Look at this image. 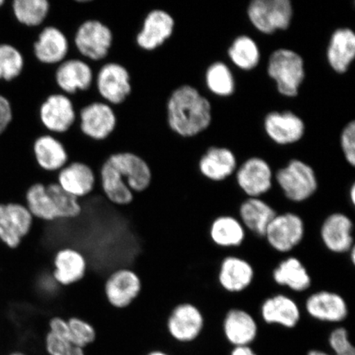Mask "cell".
I'll return each mask as SVG.
<instances>
[{"label": "cell", "mask_w": 355, "mask_h": 355, "mask_svg": "<svg viewBox=\"0 0 355 355\" xmlns=\"http://www.w3.org/2000/svg\"><path fill=\"white\" fill-rule=\"evenodd\" d=\"M168 128L183 137L196 136L211 121L210 102L196 88L183 85L175 89L166 103Z\"/></svg>", "instance_id": "1"}, {"label": "cell", "mask_w": 355, "mask_h": 355, "mask_svg": "<svg viewBox=\"0 0 355 355\" xmlns=\"http://www.w3.org/2000/svg\"><path fill=\"white\" fill-rule=\"evenodd\" d=\"M114 33L110 26L99 19H87L75 28L74 48L82 59L100 63L108 59L114 44Z\"/></svg>", "instance_id": "2"}, {"label": "cell", "mask_w": 355, "mask_h": 355, "mask_svg": "<svg viewBox=\"0 0 355 355\" xmlns=\"http://www.w3.org/2000/svg\"><path fill=\"white\" fill-rule=\"evenodd\" d=\"M94 86L100 100L119 107L132 96V78L125 64L116 60L105 62L95 73Z\"/></svg>", "instance_id": "3"}, {"label": "cell", "mask_w": 355, "mask_h": 355, "mask_svg": "<svg viewBox=\"0 0 355 355\" xmlns=\"http://www.w3.org/2000/svg\"><path fill=\"white\" fill-rule=\"evenodd\" d=\"M78 132L87 139L103 143L116 131L117 111L101 100L87 102L78 112Z\"/></svg>", "instance_id": "4"}, {"label": "cell", "mask_w": 355, "mask_h": 355, "mask_svg": "<svg viewBox=\"0 0 355 355\" xmlns=\"http://www.w3.org/2000/svg\"><path fill=\"white\" fill-rule=\"evenodd\" d=\"M268 72L277 83L278 91L283 96L294 97L305 77L302 57L287 49H279L270 56Z\"/></svg>", "instance_id": "5"}, {"label": "cell", "mask_w": 355, "mask_h": 355, "mask_svg": "<svg viewBox=\"0 0 355 355\" xmlns=\"http://www.w3.org/2000/svg\"><path fill=\"white\" fill-rule=\"evenodd\" d=\"M39 119L46 132L65 135L78 121L76 105L64 93L51 92L40 105Z\"/></svg>", "instance_id": "6"}, {"label": "cell", "mask_w": 355, "mask_h": 355, "mask_svg": "<svg viewBox=\"0 0 355 355\" xmlns=\"http://www.w3.org/2000/svg\"><path fill=\"white\" fill-rule=\"evenodd\" d=\"M175 28V21L170 12L162 8H153L146 12L135 35L136 46L152 54L172 37Z\"/></svg>", "instance_id": "7"}, {"label": "cell", "mask_w": 355, "mask_h": 355, "mask_svg": "<svg viewBox=\"0 0 355 355\" xmlns=\"http://www.w3.org/2000/svg\"><path fill=\"white\" fill-rule=\"evenodd\" d=\"M95 72L89 62L82 58H68L55 67L53 81L59 92L73 97L86 93L94 86Z\"/></svg>", "instance_id": "8"}, {"label": "cell", "mask_w": 355, "mask_h": 355, "mask_svg": "<svg viewBox=\"0 0 355 355\" xmlns=\"http://www.w3.org/2000/svg\"><path fill=\"white\" fill-rule=\"evenodd\" d=\"M277 180L286 197L292 202H301L312 197L318 189L313 168L298 159L277 172Z\"/></svg>", "instance_id": "9"}, {"label": "cell", "mask_w": 355, "mask_h": 355, "mask_svg": "<svg viewBox=\"0 0 355 355\" xmlns=\"http://www.w3.org/2000/svg\"><path fill=\"white\" fill-rule=\"evenodd\" d=\"M250 19L261 33L272 34L290 26L293 7L290 0H254L248 8Z\"/></svg>", "instance_id": "10"}, {"label": "cell", "mask_w": 355, "mask_h": 355, "mask_svg": "<svg viewBox=\"0 0 355 355\" xmlns=\"http://www.w3.org/2000/svg\"><path fill=\"white\" fill-rule=\"evenodd\" d=\"M34 218L28 208L19 202L0 203V242L10 250H17L30 234Z\"/></svg>", "instance_id": "11"}, {"label": "cell", "mask_w": 355, "mask_h": 355, "mask_svg": "<svg viewBox=\"0 0 355 355\" xmlns=\"http://www.w3.org/2000/svg\"><path fill=\"white\" fill-rule=\"evenodd\" d=\"M117 168L133 193H143L153 182V171L141 155L132 150H117L106 157Z\"/></svg>", "instance_id": "12"}, {"label": "cell", "mask_w": 355, "mask_h": 355, "mask_svg": "<svg viewBox=\"0 0 355 355\" xmlns=\"http://www.w3.org/2000/svg\"><path fill=\"white\" fill-rule=\"evenodd\" d=\"M141 282L135 270L119 268L105 279L104 294L106 301L115 309H125L141 294Z\"/></svg>", "instance_id": "13"}, {"label": "cell", "mask_w": 355, "mask_h": 355, "mask_svg": "<svg viewBox=\"0 0 355 355\" xmlns=\"http://www.w3.org/2000/svg\"><path fill=\"white\" fill-rule=\"evenodd\" d=\"M305 232L304 220L295 213L276 215L266 228L264 237L275 250L287 252L303 241Z\"/></svg>", "instance_id": "14"}, {"label": "cell", "mask_w": 355, "mask_h": 355, "mask_svg": "<svg viewBox=\"0 0 355 355\" xmlns=\"http://www.w3.org/2000/svg\"><path fill=\"white\" fill-rule=\"evenodd\" d=\"M70 42L64 31L54 24L44 26L33 44L35 59L46 67H56L68 59Z\"/></svg>", "instance_id": "15"}, {"label": "cell", "mask_w": 355, "mask_h": 355, "mask_svg": "<svg viewBox=\"0 0 355 355\" xmlns=\"http://www.w3.org/2000/svg\"><path fill=\"white\" fill-rule=\"evenodd\" d=\"M55 180L62 189L78 199L90 196L98 186L94 168L81 161H70L56 173Z\"/></svg>", "instance_id": "16"}, {"label": "cell", "mask_w": 355, "mask_h": 355, "mask_svg": "<svg viewBox=\"0 0 355 355\" xmlns=\"http://www.w3.org/2000/svg\"><path fill=\"white\" fill-rule=\"evenodd\" d=\"M166 327L170 335L180 343L196 340L204 327V318L200 309L191 303L175 306L168 314Z\"/></svg>", "instance_id": "17"}, {"label": "cell", "mask_w": 355, "mask_h": 355, "mask_svg": "<svg viewBox=\"0 0 355 355\" xmlns=\"http://www.w3.org/2000/svg\"><path fill=\"white\" fill-rule=\"evenodd\" d=\"M52 276L62 287L77 284L86 277L88 264L86 257L73 248L58 250L52 259Z\"/></svg>", "instance_id": "18"}, {"label": "cell", "mask_w": 355, "mask_h": 355, "mask_svg": "<svg viewBox=\"0 0 355 355\" xmlns=\"http://www.w3.org/2000/svg\"><path fill=\"white\" fill-rule=\"evenodd\" d=\"M33 155L40 170L47 174H56L70 162L64 141L48 132L35 140Z\"/></svg>", "instance_id": "19"}, {"label": "cell", "mask_w": 355, "mask_h": 355, "mask_svg": "<svg viewBox=\"0 0 355 355\" xmlns=\"http://www.w3.org/2000/svg\"><path fill=\"white\" fill-rule=\"evenodd\" d=\"M237 182L248 196L259 198L272 188V172L264 159L250 158L239 168Z\"/></svg>", "instance_id": "20"}, {"label": "cell", "mask_w": 355, "mask_h": 355, "mask_svg": "<svg viewBox=\"0 0 355 355\" xmlns=\"http://www.w3.org/2000/svg\"><path fill=\"white\" fill-rule=\"evenodd\" d=\"M354 225L349 217L343 213H334L324 220L321 237L328 250L344 254L354 247Z\"/></svg>", "instance_id": "21"}, {"label": "cell", "mask_w": 355, "mask_h": 355, "mask_svg": "<svg viewBox=\"0 0 355 355\" xmlns=\"http://www.w3.org/2000/svg\"><path fill=\"white\" fill-rule=\"evenodd\" d=\"M306 311L316 320L340 322L348 316V306L343 296L331 291H319L311 295L305 304Z\"/></svg>", "instance_id": "22"}, {"label": "cell", "mask_w": 355, "mask_h": 355, "mask_svg": "<svg viewBox=\"0 0 355 355\" xmlns=\"http://www.w3.org/2000/svg\"><path fill=\"white\" fill-rule=\"evenodd\" d=\"M97 179L101 192L113 205L125 207L133 202L135 193L128 187L123 178L107 158L99 167Z\"/></svg>", "instance_id": "23"}, {"label": "cell", "mask_w": 355, "mask_h": 355, "mask_svg": "<svg viewBox=\"0 0 355 355\" xmlns=\"http://www.w3.org/2000/svg\"><path fill=\"white\" fill-rule=\"evenodd\" d=\"M264 127L270 139L281 145L296 143L305 130L303 121L290 111L269 114L265 119Z\"/></svg>", "instance_id": "24"}, {"label": "cell", "mask_w": 355, "mask_h": 355, "mask_svg": "<svg viewBox=\"0 0 355 355\" xmlns=\"http://www.w3.org/2000/svg\"><path fill=\"white\" fill-rule=\"evenodd\" d=\"M223 331L225 338L236 347L254 343L259 328L250 313L242 309H232L225 315Z\"/></svg>", "instance_id": "25"}, {"label": "cell", "mask_w": 355, "mask_h": 355, "mask_svg": "<svg viewBox=\"0 0 355 355\" xmlns=\"http://www.w3.org/2000/svg\"><path fill=\"white\" fill-rule=\"evenodd\" d=\"M254 277L252 265L241 257L230 256L222 261L218 279L225 291L238 293L251 285Z\"/></svg>", "instance_id": "26"}, {"label": "cell", "mask_w": 355, "mask_h": 355, "mask_svg": "<svg viewBox=\"0 0 355 355\" xmlns=\"http://www.w3.org/2000/svg\"><path fill=\"white\" fill-rule=\"evenodd\" d=\"M261 317L268 324L294 328L300 320L298 304L286 295H277L264 301L261 309Z\"/></svg>", "instance_id": "27"}, {"label": "cell", "mask_w": 355, "mask_h": 355, "mask_svg": "<svg viewBox=\"0 0 355 355\" xmlns=\"http://www.w3.org/2000/svg\"><path fill=\"white\" fill-rule=\"evenodd\" d=\"M355 56V35L352 29L340 28L331 35L327 50V60L339 73L347 71Z\"/></svg>", "instance_id": "28"}, {"label": "cell", "mask_w": 355, "mask_h": 355, "mask_svg": "<svg viewBox=\"0 0 355 355\" xmlns=\"http://www.w3.org/2000/svg\"><path fill=\"white\" fill-rule=\"evenodd\" d=\"M236 166V158L226 148H211L199 162L200 172L213 181L225 180L233 174Z\"/></svg>", "instance_id": "29"}, {"label": "cell", "mask_w": 355, "mask_h": 355, "mask_svg": "<svg viewBox=\"0 0 355 355\" xmlns=\"http://www.w3.org/2000/svg\"><path fill=\"white\" fill-rule=\"evenodd\" d=\"M273 208L259 198H250L239 208L241 223L252 233L263 236L266 228L276 216Z\"/></svg>", "instance_id": "30"}, {"label": "cell", "mask_w": 355, "mask_h": 355, "mask_svg": "<svg viewBox=\"0 0 355 355\" xmlns=\"http://www.w3.org/2000/svg\"><path fill=\"white\" fill-rule=\"evenodd\" d=\"M273 279L279 286L296 292L307 291L311 286V277L307 269L296 257H288L274 270Z\"/></svg>", "instance_id": "31"}, {"label": "cell", "mask_w": 355, "mask_h": 355, "mask_svg": "<svg viewBox=\"0 0 355 355\" xmlns=\"http://www.w3.org/2000/svg\"><path fill=\"white\" fill-rule=\"evenodd\" d=\"M24 205L35 220L46 223L59 220L54 203L43 183L38 182L29 186L25 193Z\"/></svg>", "instance_id": "32"}, {"label": "cell", "mask_w": 355, "mask_h": 355, "mask_svg": "<svg viewBox=\"0 0 355 355\" xmlns=\"http://www.w3.org/2000/svg\"><path fill=\"white\" fill-rule=\"evenodd\" d=\"M211 239L216 245L223 248L238 247L245 239V229L241 220L234 216H222L212 222Z\"/></svg>", "instance_id": "33"}, {"label": "cell", "mask_w": 355, "mask_h": 355, "mask_svg": "<svg viewBox=\"0 0 355 355\" xmlns=\"http://www.w3.org/2000/svg\"><path fill=\"white\" fill-rule=\"evenodd\" d=\"M12 8L21 24L37 28L50 17L51 3L48 0H15Z\"/></svg>", "instance_id": "34"}, {"label": "cell", "mask_w": 355, "mask_h": 355, "mask_svg": "<svg viewBox=\"0 0 355 355\" xmlns=\"http://www.w3.org/2000/svg\"><path fill=\"white\" fill-rule=\"evenodd\" d=\"M49 195L54 203L59 220H73L81 216L83 208L80 199L60 187L56 181L46 184Z\"/></svg>", "instance_id": "35"}, {"label": "cell", "mask_w": 355, "mask_h": 355, "mask_svg": "<svg viewBox=\"0 0 355 355\" xmlns=\"http://www.w3.org/2000/svg\"><path fill=\"white\" fill-rule=\"evenodd\" d=\"M229 56L239 69L251 70L259 63L260 51L254 40L247 35H241L235 39L230 47Z\"/></svg>", "instance_id": "36"}, {"label": "cell", "mask_w": 355, "mask_h": 355, "mask_svg": "<svg viewBox=\"0 0 355 355\" xmlns=\"http://www.w3.org/2000/svg\"><path fill=\"white\" fill-rule=\"evenodd\" d=\"M207 87L214 94L228 96L234 91V80L228 66L221 62L211 64L206 73Z\"/></svg>", "instance_id": "37"}, {"label": "cell", "mask_w": 355, "mask_h": 355, "mask_svg": "<svg viewBox=\"0 0 355 355\" xmlns=\"http://www.w3.org/2000/svg\"><path fill=\"white\" fill-rule=\"evenodd\" d=\"M24 60L21 52L10 44H0V79L11 81L20 76Z\"/></svg>", "instance_id": "38"}, {"label": "cell", "mask_w": 355, "mask_h": 355, "mask_svg": "<svg viewBox=\"0 0 355 355\" xmlns=\"http://www.w3.org/2000/svg\"><path fill=\"white\" fill-rule=\"evenodd\" d=\"M67 322L69 327L71 340L73 345L84 349L95 343L97 332L90 322L77 317L69 318L67 319Z\"/></svg>", "instance_id": "39"}, {"label": "cell", "mask_w": 355, "mask_h": 355, "mask_svg": "<svg viewBox=\"0 0 355 355\" xmlns=\"http://www.w3.org/2000/svg\"><path fill=\"white\" fill-rule=\"evenodd\" d=\"M46 347L51 355H85L83 349L52 334L50 331L46 333Z\"/></svg>", "instance_id": "40"}, {"label": "cell", "mask_w": 355, "mask_h": 355, "mask_svg": "<svg viewBox=\"0 0 355 355\" xmlns=\"http://www.w3.org/2000/svg\"><path fill=\"white\" fill-rule=\"evenodd\" d=\"M341 148L347 162L354 166L355 165V123L350 122L344 128L341 135Z\"/></svg>", "instance_id": "41"}, {"label": "cell", "mask_w": 355, "mask_h": 355, "mask_svg": "<svg viewBox=\"0 0 355 355\" xmlns=\"http://www.w3.org/2000/svg\"><path fill=\"white\" fill-rule=\"evenodd\" d=\"M12 119V110L10 101L0 96V135L6 131Z\"/></svg>", "instance_id": "42"}, {"label": "cell", "mask_w": 355, "mask_h": 355, "mask_svg": "<svg viewBox=\"0 0 355 355\" xmlns=\"http://www.w3.org/2000/svg\"><path fill=\"white\" fill-rule=\"evenodd\" d=\"M230 355H257L254 350L252 349L250 345L247 346H236Z\"/></svg>", "instance_id": "43"}, {"label": "cell", "mask_w": 355, "mask_h": 355, "mask_svg": "<svg viewBox=\"0 0 355 355\" xmlns=\"http://www.w3.org/2000/svg\"><path fill=\"white\" fill-rule=\"evenodd\" d=\"M307 355H355V353L331 354L320 349H311L308 352Z\"/></svg>", "instance_id": "44"}, {"label": "cell", "mask_w": 355, "mask_h": 355, "mask_svg": "<svg viewBox=\"0 0 355 355\" xmlns=\"http://www.w3.org/2000/svg\"><path fill=\"white\" fill-rule=\"evenodd\" d=\"M350 199H352V203H355V186L353 185L352 189H350Z\"/></svg>", "instance_id": "45"}, {"label": "cell", "mask_w": 355, "mask_h": 355, "mask_svg": "<svg viewBox=\"0 0 355 355\" xmlns=\"http://www.w3.org/2000/svg\"><path fill=\"white\" fill-rule=\"evenodd\" d=\"M349 252H352V260L353 264H354V263H355V248H354V247H353L352 248V250H350Z\"/></svg>", "instance_id": "46"}, {"label": "cell", "mask_w": 355, "mask_h": 355, "mask_svg": "<svg viewBox=\"0 0 355 355\" xmlns=\"http://www.w3.org/2000/svg\"><path fill=\"white\" fill-rule=\"evenodd\" d=\"M148 355H168V354L164 353L162 352H158V350H157V352H153L152 353H150Z\"/></svg>", "instance_id": "47"}, {"label": "cell", "mask_w": 355, "mask_h": 355, "mask_svg": "<svg viewBox=\"0 0 355 355\" xmlns=\"http://www.w3.org/2000/svg\"><path fill=\"white\" fill-rule=\"evenodd\" d=\"M10 355H26V354H22V353H13V354H10Z\"/></svg>", "instance_id": "48"}, {"label": "cell", "mask_w": 355, "mask_h": 355, "mask_svg": "<svg viewBox=\"0 0 355 355\" xmlns=\"http://www.w3.org/2000/svg\"><path fill=\"white\" fill-rule=\"evenodd\" d=\"M3 3H4L3 0H0V6H1Z\"/></svg>", "instance_id": "49"}]
</instances>
